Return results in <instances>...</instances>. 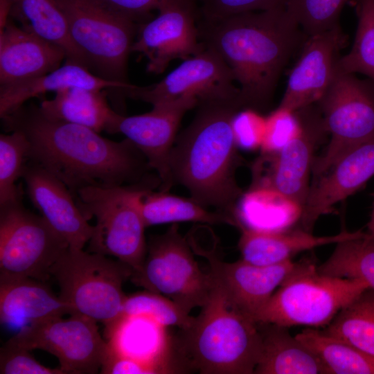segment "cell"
Masks as SVG:
<instances>
[{"instance_id":"obj_1","label":"cell","mask_w":374,"mask_h":374,"mask_svg":"<svg viewBox=\"0 0 374 374\" xmlns=\"http://www.w3.org/2000/svg\"><path fill=\"white\" fill-rule=\"evenodd\" d=\"M1 118L6 132L18 131L27 139L28 161L60 179L74 197L87 186L161 185L127 138L112 141L90 128L49 118L35 104H24Z\"/></svg>"},{"instance_id":"obj_2","label":"cell","mask_w":374,"mask_h":374,"mask_svg":"<svg viewBox=\"0 0 374 374\" xmlns=\"http://www.w3.org/2000/svg\"><path fill=\"white\" fill-rule=\"evenodd\" d=\"M205 47L224 61L238 83L242 109H267L279 78L308 36L286 8L197 20Z\"/></svg>"},{"instance_id":"obj_3","label":"cell","mask_w":374,"mask_h":374,"mask_svg":"<svg viewBox=\"0 0 374 374\" xmlns=\"http://www.w3.org/2000/svg\"><path fill=\"white\" fill-rule=\"evenodd\" d=\"M196 107L193 119L177 135L171 151L173 184L183 186L190 197L205 207L235 219V206L243 193L236 180L242 159L233 122L242 109L238 100L200 103Z\"/></svg>"},{"instance_id":"obj_4","label":"cell","mask_w":374,"mask_h":374,"mask_svg":"<svg viewBox=\"0 0 374 374\" xmlns=\"http://www.w3.org/2000/svg\"><path fill=\"white\" fill-rule=\"evenodd\" d=\"M213 280L208 300L182 330L177 350L188 370L202 374L254 373L262 345L258 323L235 308Z\"/></svg>"},{"instance_id":"obj_5","label":"cell","mask_w":374,"mask_h":374,"mask_svg":"<svg viewBox=\"0 0 374 374\" xmlns=\"http://www.w3.org/2000/svg\"><path fill=\"white\" fill-rule=\"evenodd\" d=\"M310 260L296 262L255 321L286 328L328 326L344 308L369 289L362 280L325 275Z\"/></svg>"},{"instance_id":"obj_6","label":"cell","mask_w":374,"mask_h":374,"mask_svg":"<svg viewBox=\"0 0 374 374\" xmlns=\"http://www.w3.org/2000/svg\"><path fill=\"white\" fill-rule=\"evenodd\" d=\"M149 188L154 189L145 185L93 186L75 195L86 217L96 219L88 251L115 257L132 269V275L142 269L147 253L139 203Z\"/></svg>"},{"instance_id":"obj_7","label":"cell","mask_w":374,"mask_h":374,"mask_svg":"<svg viewBox=\"0 0 374 374\" xmlns=\"http://www.w3.org/2000/svg\"><path fill=\"white\" fill-rule=\"evenodd\" d=\"M132 275V269L117 259L69 247L51 269L59 296L72 308L73 314L100 322L105 329L123 315L127 295L123 284Z\"/></svg>"},{"instance_id":"obj_8","label":"cell","mask_w":374,"mask_h":374,"mask_svg":"<svg viewBox=\"0 0 374 374\" xmlns=\"http://www.w3.org/2000/svg\"><path fill=\"white\" fill-rule=\"evenodd\" d=\"M64 13L71 37L106 80L130 83L127 62L139 24L104 0H56Z\"/></svg>"},{"instance_id":"obj_9","label":"cell","mask_w":374,"mask_h":374,"mask_svg":"<svg viewBox=\"0 0 374 374\" xmlns=\"http://www.w3.org/2000/svg\"><path fill=\"white\" fill-rule=\"evenodd\" d=\"M130 278L146 290L170 299L188 314L206 304L214 284L211 273L199 268L177 223L150 239L142 269Z\"/></svg>"},{"instance_id":"obj_10","label":"cell","mask_w":374,"mask_h":374,"mask_svg":"<svg viewBox=\"0 0 374 374\" xmlns=\"http://www.w3.org/2000/svg\"><path fill=\"white\" fill-rule=\"evenodd\" d=\"M317 105L330 138L315 158L312 177L327 170L351 149L374 139V82L336 73Z\"/></svg>"},{"instance_id":"obj_11","label":"cell","mask_w":374,"mask_h":374,"mask_svg":"<svg viewBox=\"0 0 374 374\" xmlns=\"http://www.w3.org/2000/svg\"><path fill=\"white\" fill-rule=\"evenodd\" d=\"M69 247L41 215L24 207L22 198L0 205V275L46 282Z\"/></svg>"},{"instance_id":"obj_12","label":"cell","mask_w":374,"mask_h":374,"mask_svg":"<svg viewBox=\"0 0 374 374\" xmlns=\"http://www.w3.org/2000/svg\"><path fill=\"white\" fill-rule=\"evenodd\" d=\"M315 104L296 111L300 127L286 145L276 152L261 153L253 162L249 188L274 190L303 208L310 188L315 150L328 135Z\"/></svg>"},{"instance_id":"obj_13","label":"cell","mask_w":374,"mask_h":374,"mask_svg":"<svg viewBox=\"0 0 374 374\" xmlns=\"http://www.w3.org/2000/svg\"><path fill=\"white\" fill-rule=\"evenodd\" d=\"M8 340L30 351L39 349L52 354L65 374L98 373L107 348L97 322L76 314L26 327Z\"/></svg>"},{"instance_id":"obj_14","label":"cell","mask_w":374,"mask_h":374,"mask_svg":"<svg viewBox=\"0 0 374 374\" xmlns=\"http://www.w3.org/2000/svg\"><path fill=\"white\" fill-rule=\"evenodd\" d=\"M222 58L206 47L200 53L184 62L160 82L140 87L135 85L127 98L154 105L183 96H193L198 103L238 100L240 89Z\"/></svg>"},{"instance_id":"obj_15","label":"cell","mask_w":374,"mask_h":374,"mask_svg":"<svg viewBox=\"0 0 374 374\" xmlns=\"http://www.w3.org/2000/svg\"><path fill=\"white\" fill-rule=\"evenodd\" d=\"M158 12L139 25L132 46V53L146 57V70L154 74L163 73L174 60H187L206 48L199 37L197 0H178Z\"/></svg>"},{"instance_id":"obj_16","label":"cell","mask_w":374,"mask_h":374,"mask_svg":"<svg viewBox=\"0 0 374 374\" xmlns=\"http://www.w3.org/2000/svg\"><path fill=\"white\" fill-rule=\"evenodd\" d=\"M197 103L193 96H183L152 105V110L145 114L131 116L119 114L106 132L122 134L132 142L158 175L159 190L169 191L174 185L170 158L177 133L185 114Z\"/></svg>"},{"instance_id":"obj_17","label":"cell","mask_w":374,"mask_h":374,"mask_svg":"<svg viewBox=\"0 0 374 374\" xmlns=\"http://www.w3.org/2000/svg\"><path fill=\"white\" fill-rule=\"evenodd\" d=\"M346 36L339 24L308 37L292 69L279 107L295 112L317 103L336 75Z\"/></svg>"},{"instance_id":"obj_18","label":"cell","mask_w":374,"mask_h":374,"mask_svg":"<svg viewBox=\"0 0 374 374\" xmlns=\"http://www.w3.org/2000/svg\"><path fill=\"white\" fill-rule=\"evenodd\" d=\"M374 175V139L346 152L327 170L312 177L302 208V229L312 232L317 220L355 193Z\"/></svg>"},{"instance_id":"obj_19","label":"cell","mask_w":374,"mask_h":374,"mask_svg":"<svg viewBox=\"0 0 374 374\" xmlns=\"http://www.w3.org/2000/svg\"><path fill=\"white\" fill-rule=\"evenodd\" d=\"M209 263L210 273L231 304L254 321L258 313L296 265L292 260L271 266H259L241 258L228 262L213 251H197Z\"/></svg>"},{"instance_id":"obj_20","label":"cell","mask_w":374,"mask_h":374,"mask_svg":"<svg viewBox=\"0 0 374 374\" xmlns=\"http://www.w3.org/2000/svg\"><path fill=\"white\" fill-rule=\"evenodd\" d=\"M166 328L145 316L123 315L105 329V335L110 349L146 366L152 374L186 373Z\"/></svg>"},{"instance_id":"obj_21","label":"cell","mask_w":374,"mask_h":374,"mask_svg":"<svg viewBox=\"0 0 374 374\" xmlns=\"http://www.w3.org/2000/svg\"><path fill=\"white\" fill-rule=\"evenodd\" d=\"M22 178L34 206L62 236L69 247L83 249L93 226L83 214L68 187L41 166L28 161Z\"/></svg>"},{"instance_id":"obj_22","label":"cell","mask_w":374,"mask_h":374,"mask_svg":"<svg viewBox=\"0 0 374 374\" xmlns=\"http://www.w3.org/2000/svg\"><path fill=\"white\" fill-rule=\"evenodd\" d=\"M134 84L106 80L89 69L73 63L62 66L42 76L0 87V117H3L29 99L48 92H58L70 88L105 90L114 109L124 115L127 93Z\"/></svg>"},{"instance_id":"obj_23","label":"cell","mask_w":374,"mask_h":374,"mask_svg":"<svg viewBox=\"0 0 374 374\" xmlns=\"http://www.w3.org/2000/svg\"><path fill=\"white\" fill-rule=\"evenodd\" d=\"M66 58L61 48L23 29L10 18L0 31L1 86L47 74Z\"/></svg>"},{"instance_id":"obj_24","label":"cell","mask_w":374,"mask_h":374,"mask_svg":"<svg viewBox=\"0 0 374 374\" xmlns=\"http://www.w3.org/2000/svg\"><path fill=\"white\" fill-rule=\"evenodd\" d=\"M28 277L0 275V318L17 329L73 314L72 308L45 283Z\"/></svg>"},{"instance_id":"obj_25","label":"cell","mask_w":374,"mask_h":374,"mask_svg":"<svg viewBox=\"0 0 374 374\" xmlns=\"http://www.w3.org/2000/svg\"><path fill=\"white\" fill-rule=\"evenodd\" d=\"M362 233V231L344 230L333 235L317 236L302 229L278 231L242 229L238 247L242 260L256 265L271 266L290 260L301 251L336 244Z\"/></svg>"},{"instance_id":"obj_26","label":"cell","mask_w":374,"mask_h":374,"mask_svg":"<svg viewBox=\"0 0 374 374\" xmlns=\"http://www.w3.org/2000/svg\"><path fill=\"white\" fill-rule=\"evenodd\" d=\"M258 323L262 345L255 374H328L317 355L287 328Z\"/></svg>"},{"instance_id":"obj_27","label":"cell","mask_w":374,"mask_h":374,"mask_svg":"<svg viewBox=\"0 0 374 374\" xmlns=\"http://www.w3.org/2000/svg\"><path fill=\"white\" fill-rule=\"evenodd\" d=\"M9 18L61 48L66 53V62L91 70L89 61L71 37L66 17L56 0H12Z\"/></svg>"},{"instance_id":"obj_28","label":"cell","mask_w":374,"mask_h":374,"mask_svg":"<svg viewBox=\"0 0 374 374\" xmlns=\"http://www.w3.org/2000/svg\"><path fill=\"white\" fill-rule=\"evenodd\" d=\"M39 109L46 116L90 128L106 131L118 113L108 103L105 90L70 88L43 100Z\"/></svg>"},{"instance_id":"obj_29","label":"cell","mask_w":374,"mask_h":374,"mask_svg":"<svg viewBox=\"0 0 374 374\" xmlns=\"http://www.w3.org/2000/svg\"><path fill=\"white\" fill-rule=\"evenodd\" d=\"M302 207L278 192L249 188L239 199L234 212L237 226L264 231L289 229L300 221Z\"/></svg>"},{"instance_id":"obj_30","label":"cell","mask_w":374,"mask_h":374,"mask_svg":"<svg viewBox=\"0 0 374 374\" xmlns=\"http://www.w3.org/2000/svg\"><path fill=\"white\" fill-rule=\"evenodd\" d=\"M154 190H145L140 198V211L146 227L183 222L237 226L233 217L219 211H211L192 197Z\"/></svg>"},{"instance_id":"obj_31","label":"cell","mask_w":374,"mask_h":374,"mask_svg":"<svg viewBox=\"0 0 374 374\" xmlns=\"http://www.w3.org/2000/svg\"><path fill=\"white\" fill-rule=\"evenodd\" d=\"M321 360L328 374H374V357L315 328L295 335Z\"/></svg>"},{"instance_id":"obj_32","label":"cell","mask_w":374,"mask_h":374,"mask_svg":"<svg viewBox=\"0 0 374 374\" xmlns=\"http://www.w3.org/2000/svg\"><path fill=\"white\" fill-rule=\"evenodd\" d=\"M323 331L374 357V290L368 289L362 292Z\"/></svg>"},{"instance_id":"obj_33","label":"cell","mask_w":374,"mask_h":374,"mask_svg":"<svg viewBox=\"0 0 374 374\" xmlns=\"http://www.w3.org/2000/svg\"><path fill=\"white\" fill-rule=\"evenodd\" d=\"M317 268L325 275L362 280L374 290V235L363 232L337 243L330 257Z\"/></svg>"},{"instance_id":"obj_34","label":"cell","mask_w":374,"mask_h":374,"mask_svg":"<svg viewBox=\"0 0 374 374\" xmlns=\"http://www.w3.org/2000/svg\"><path fill=\"white\" fill-rule=\"evenodd\" d=\"M357 28L350 52L339 57L336 73H362L374 82V0H354Z\"/></svg>"},{"instance_id":"obj_35","label":"cell","mask_w":374,"mask_h":374,"mask_svg":"<svg viewBox=\"0 0 374 374\" xmlns=\"http://www.w3.org/2000/svg\"><path fill=\"white\" fill-rule=\"evenodd\" d=\"M29 144L20 132L0 134V205L22 198L16 182L28 161Z\"/></svg>"},{"instance_id":"obj_36","label":"cell","mask_w":374,"mask_h":374,"mask_svg":"<svg viewBox=\"0 0 374 374\" xmlns=\"http://www.w3.org/2000/svg\"><path fill=\"white\" fill-rule=\"evenodd\" d=\"M123 314L145 316L165 327L176 326L181 330L190 328L195 318L170 299L146 290L126 296Z\"/></svg>"},{"instance_id":"obj_37","label":"cell","mask_w":374,"mask_h":374,"mask_svg":"<svg viewBox=\"0 0 374 374\" xmlns=\"http://www.w3.org/2000/svg\"><path fill=\"white\" fill-rule=\"evenodd\" d=\"M349 1L290 0L286 8L310 37L339 25L341 12Z\"/></svg>"},{"instance_id":"obj_38","label":"cell","mask_w":374,"mask_h":374,"mask_svg":"<svg viewBox=\"0 0 374 374\" xmlns=\"http://www.w3.org/2000/svg\"><path fill=\"white\" fill-rule=\"evenodd\" d=\"M290 0H197L199 19L215 21L252 11L286 8Z\"/></svg>"},{"instance_id":"obj_39","label":"cell","mask_w":374,"mask_h":374,"mask_svg":"<svg viewBox=\"0 0 374 374\" xmlns=\"http://www.w3.org/2000/svg\"><path fill=\"white\" fill-rule=\"evenodd\" d=\"M300 121L296 112L278 107L266 116L264 139L261 153H274L280 150L298 132Z\"/></svg>"},{"instance_id":"obj_40","label":"cell","mask_w":374,"mask_h":374,"mask_svg":"<svg viewBox=\"0 0 374 374\" xmlns=\"http://www.w3.org/2000/svg\"><path fill=\"white\" fill-rule=\"evenodd\" d=\"M29 352L8 340L0 350V373L65 374L60 367L51 368L41 364Z\"/></svg>"},{"instance_id":"obj_41","label":"cell","mask_w":374,"mask_h":374,"mask_svg":"<svg viewBox=\"0 0 374 374\" xmlns=\"http://www.w3.org/2000/svg\"><path fill=\"white\" fill-rule=\"evenodd\" d=\"M266 117L252 109L240 111L233 122L235 143L238 149H260L265 133Z\"/></svg>"},{"instance_id":"obj_42","label":"cell","mask_w":374,"mask_h":374,"mask_svg":"<svg viewBox=\"0 0 374 374\" xmlns=\"http://www.w3.org/2000/svg\"><path fill=\"white\" fill-rule=\"evenodd\" d=\"M113 8L129 15L138 24L145 23L152 11H159L178 0H104Z\"/></svg>"},{"instance_id":"obj_43","label":"cell","mask_w":374,"mask_h":374,"mask_svg":"<svg viewBox=\"0 0 374 374\" xmlns=\"http://www.w3.org/2000/svg\"><path fill=\"white\" fill-rule=\"evenodd\" d=\"M12 0H0V30L6 26L10 16Z\"/></svg>"},{"instance_id":"obj_44","label":"cell","mask_w":374,"mask_h":374,"mask_svg":"<svg viewBox=\"0 0 374 374\" xmlns=\"http://www.w3.org/2000/svg\"><path fill=\"white\" fill-rule=\"evenodd\" d=\"M367 229H368L367 233L371 235H374V200H373L372 211L370 215V219L367 224Z\"/></svg>"}]
</instances>
